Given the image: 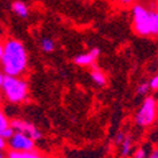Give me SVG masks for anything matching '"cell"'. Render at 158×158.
Here are the masks:
<instances>
[{
	"label": "cell",
	"mask_w": 158,
	"mask_h": 158,
	"mask_svg": "<svg viewBox=\"0 0 158 158\" xmlns=\"http://www.w3.org/2000/svg\"><path fill=\"white\" fill-rule=\"evenodd\" d=\"M0 63L4 75L23 76L28 69V55L24 44L13 38L4 42V52Z\"/></svg>",
	"instance_id": "cell-1"
},
{
	"label": "cell",
	"mask_w": 158,
	"mask_h": 158,
	"mask_svg": "<svg viewBox=\"0 0 158 158\" xmlns=\"http://www.w3.org/2000/svg\"><path fill=\"white\" fill-rule=\"evenodd\" d=\"M133 29L140 37L157 35L158 14L156 10L147 9L140 4L133 6Z\"/></svg>",
	"instance_id": "cell-2"
},
{
	"label": "cell",
	"mask_w": 158,
	"mask_h": 158,
	"mask_svg": "<svg viewBox=\"0 0 158 158\" xmlns=\"http://www.w3.org/2000/svg\"><path fill=\"white\" fill-rule=\"evenodd\" d=\"M3 96L11 104H20L28 99V84L22 76H4Z\"/></svg>",
	"instance_id": "cell-3"
},
{
	"label": "cell",
	"mask_w": 158,
	"mask_h": 158,
	"mask_svg": "<svg viewBox=\"0 0 158 158\" xmlns=\"http://www.w3.org/2000/svg\"><path fill=\"white\" fill-rule=\"evenodd\" d=\"M156 119H157V100L154 96H147L135 114V123L140 128H148L154 124Z\"/></svg>",
	"instance_id": "cell-4"
},
{
	"label": "cell",
	"mask_w": 158,
	"mask_h": 158,
	"mask_svg": "<svg viewBox=\"0 0 158 158\" xmlns=\"http://www.w3.org/2000/svg\"><path fill=\"white\" fill-rule=\"evenodd\" d=\"M6 147L9 151H18V152H25L34 149V140L19 131H14L13 135L6 140Z\"/></svg>",
	"instance_id": "cell-5"
},
{
	"label": "cell",
	"mask_w": 158,
	"mask_h": 158,
	"mask_svg": "<svg viewBox=\"0 0 158 158\" xmlns=\"http://www.w3.org/2000/svg\"><path fill=\"white\" fill-rule=\"evenodd\" d=\"M9 125L13 128L14 131H19V133H23L25 135L31 137L34 142L42 138V133L35 125H33L32 123L23 120V119H11L9 120Z\"/></svg>",
	"instance_id": "cell-6"
},
{
	"label": "cell",
	"mask_w": 158,
	"mask_h": 158,
	"mask_svg": "<svg viewBox=\"0 0 158 158\" xmlns=\"http://www.w3.org/2000/svg\"><path fill=\"white\" fill-rule=\"evenodd\" d=\"M99 53H100L99 48H93L89 52H86V53L76 56L75 57V63L77 66H93L95 63V61L98 60Z\"/></svg>",
	"instance_id": "cell-7"
},
{
	"label": "cell",
	"mask_w": 158,
	"mask_h": 158,
	"mask_svg": "<svg viewBox=\"0 0 158 158\" xmlns=\"http://www.w3.org/2000/svg\"><path fill=\"white\" fill-rule=\"evenodd\" d=\"M6 158H47L42 153H39L35 149L25 151V152H18V151H8Z\"/></svg>",
	"instance_id": "cell-8"
},
{
	"label": "cell",
	"mask_w": 158,
	"mask_h": 158,
	"mask_svg": "<svg viewBox=\"0 0 158 158\" xmlns=\"http://www.w3.org/2000/svg\"><path fill=\"white\" fill-rule=\"evenodd\" d=\"M94 67H93V70H91V78H93V81L98 85V86H105L106 85V76H105V73L99 69V67H96L95 66V63L93 64Z\"/></svg>",
	"instance_id": "cell-9"
},
{
	"label": "cell",
	"mask_w": 158,
	"mask_h": 158,
	"mask_svg": "<svg viewBox=\"0 0 158 158\" xmlns=\"http://www.w3.org/2000/svg\"><path fill=\"white\" fill-rule=\"evenodd\" d=\"M119 146L122 147V149H120L122 157H128L131 153V148H133V139H131V137L129 134H125Z\"/></svg>",
	"instance_id": "cell-10"
},
{
	"label": "cell",
	"mask_w": 158,
	"mask_h": 158,
	"mask_svg": "<svg viewBox=\"0 0 158 158\" xmlns=\"http://www.w3.org/2000/svg\"><path fill=\"white\" fill-rule=\"evenodd\" d=\"M13 11L15 13V14L19 17V18H27L28 17V6L25 5V3H23V2H14L13 3Z\"/></svg>",
	"instance_id": "cell-11"
},
{
	"label": "cell",
	"mask_w": 158,
	"mask_h": 158,
	"mask_svg": "<svg viewBox=\"0 0 158 158\" xmlns=\"http://www.w3.org/2000/svg\"><path fill=\"white\" fill-rule=\"evenodd\" d=\"M41 47L43 49V52H46V53H49V52L55 51V42L52 41L51 38H43L42 42H41Z\"/></svg>",
	"instance_id": "cell-12"
},
{
	"label": "cell",
	"mask_w": 158,
	"mask_h": 158,
	"mask_svg": "<svg viewBox=\"0 0 158 158\" xmlns=\"http://www.w3.org/2000/svg\"><path fill=\"white\" fill-rule=\"evenodd\" d=\"M8 127H9V119L6 118V115L3 113V110L0 109V131H3Z\"/></svg>",
	"instance_id": "cell-13"
},
{
	"label": "cell",
	"mask_w": 158,
	"mask_h": 158,
	"mask_svg": "<svg viewBox=\"0 0 158 158\" xmlns=\"http://www.w3.org/2000/svg\"><path fill=\"white\" fill-rule=\"evenodd\" d=\"M148 156H149V153H148V149H147L146 147L138 148V149L134 152V154H133L134 158H147Z\"/></svg>",
	"instance_id": "cell-14"
},
{
	"label": "cell",
	"mask_w": 158,
	"mask_h": 158,
	"mask_svg": "<svg viewBox=\"0 0 158 158\" xmlns=\"http://www.w3.org/2000/svg\"><path fill=\"white\" fill-rule=\"evenodd\" d=\"M149 90H151V89H149L148 82H142V84L138 85V87H137V94H138V95H147Z\"/></svg>",
	"instance_id": "cell-15"
},
{
	"label": "cell",
	"mask_w": 158,
	"mask_h": 158,
	"mask_svg": "<svg viewBox=\"0 0 158 158\" xmlns=\"http://www.w3.org/2000/svg\"><path fill=\"white\" fill-rule=\"evenodd\" d=\"M13 133H14V130H13V128L9 125V127H8V128H5L3 131H0V135H2L5 140H8V139L13 135Z\"/></svg>",
	"instance_id": "cell-16"
},
{
	"label": "cell",
	"mask_w": 158,
	"mask_h": 158,
	"mask_svg": "<svg viewBox=\"0 0 158 158\" xmlns=\"http://www.w3.org/2000/svg\"><path fill=\"white\" fill-rule=\"evenodd\" d=\"M148 85H149V89L151 90H157L158 89V76L156 75V76H153L151 80H149V82H148Z\"/></svg>",
	"instance_id": "cell-17"
},
{
	"label": "cell",
	"mask_w": 158,
	"mask_h": 158,
	"mask_svg": "<svg viewBox=\"0 0 158 158\" xmlns=\"http://www.w3.org/2000/svg\"><path fill=\"white\" fill-rule=\"evenodd\" d=\"M135 0H118V3H119L122 6H131L134 4Z\"/></svg>",
	"instance_id": "cell-18"
},
{
	"label": "cell",
	"mask_w": 158,
	"mask_h": 158,
	"mask_svg": "<svg viewBox=\"0 0 158 158\" xmlns=\"http://www.w3.org/2000/svg\"><path fill=\"white\" fill-rule=\"evenodd\" d=\"M6 149V140L0 135V151H5Z\"/></svg>",
	"instance_id": "cell-19"
},
{
	"label": "cell",
	"mask_w": 158,
	"mask_h": 158,
	"mask_svg": "<svg viewBox=\"0 0 158 158\" xmlns=\"http://www.w3.org/2000/svg\"><path fill=\"white\" fill-rule=\"evenodd\" d=\"M3 52H4V42L0 41V61H2V57H3Z\"/></svg>",
	"instance_id": "cell-20"
},
{
	"label": "cell",
	"mask_w": 158,
	"mask_h": 158,
	"mask_svg": "<svg viewBox=\"0 0 158 158\" xmlns=\"http://www.w3.org/2000/svg\"><path fill=\"white\" fill-rule=\"evenodd\" d=\"M147 158H158V152H157V151H154V152H153V153H151Z\"/></svg>",
	"instance_id": "cell-21"
},
{
	"label": "cell",
	"mask_w": 158,
	"mask_h": 158,
	"mask_svg": "<svg viewBox=\"0 0 158 158\" xmlns=\"http://www.w3.org/2000/svg\"><path fill=\"white\" fill-rule=\"evenodd\" d=\"M4 73H3V71H0V89H2V85H3V80H4Z\"/></svg>",
	"instance_id": "cell-22"
},
{
	"label": "cell",
	"mask_w": 158,
	"mask_h": 158,
	"mask_svg": "<svg viewBox=\"0 0 158 158\" xmlns=\"http://www.w3.org/2000/svg\"><path fill=\"white\" fill-rule=\"evenodd\" d=\"M0 158H6V153L4 151H0Z\"/></svg>",
	"instance_id": "cell-23"
},
{
	"label": "cell",
	"mask_w": 158,
	"mask_h": 158,
	"mask_svg": "<svg viewBox=\"0 0 158 158\" xmlns=\"http://www.w3.org/2000/svg\"><path fill=\"white\" fill-rule=\"evenodd\" d=\"M2 101H3V96L0 95V104H2Z\"/></svg>",
	"instance_id": "cell-24"
}]
</instances>
